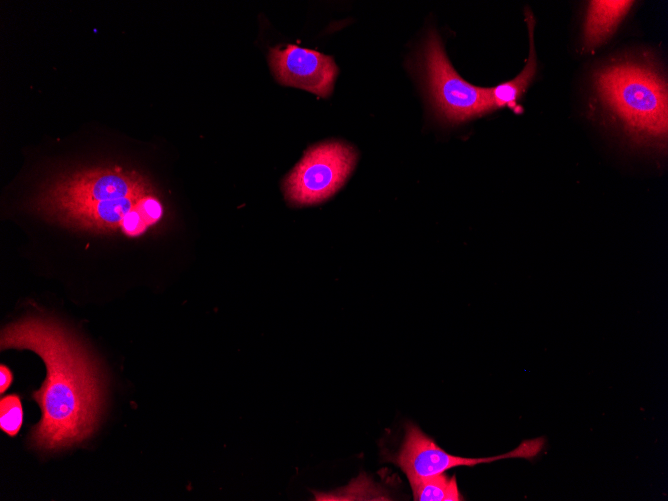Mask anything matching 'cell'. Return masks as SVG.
I'll list each match as a JSON object with an SVG mask.
<instances>
[{
	"mask_svg": "<svg viewBox=\"0 0 668 501\" xmlns=\"http://www.w3.org/2000/svg\"><path fill=\"white\" fill-rule=\"evenodd\" d=\"M28 349L46 366V378L32 393L42 416L30 441L58 450L81 443L95 430L103 397L97 364L78 338L55 319L28 316L1 332V349Z\"/></svg>",
	"mask_w": 668,
	"mask_h": 501,
	"instance_id": "cell-1",
	"label": "cell"
},
{
	"mask_svg": "<svg viewBox=\"0 0 668 501\" xmlns=\"http://www.w3.org/2000/svg\"><path fill=\"white\" fill-rule=\"evenodd\" d=\"M134 169L91 167L61 174L33 202L36 212L65 226L95 233L122 228L126 217L154 194Z\"/></svg>",
	"mask_w": 668,
	"mask_h": 501,
	"instance_id": "cell-2",
	"label": "cell"
},
{
	"mask_svg": "<svg viewBox=\"0 0 668 501\" xmlns=\"http://www.w3.org/2000/svg\"><path fill=\"white\" fill-rule=\"evenodd\" d=\"M594 88L604 110L633 142L658 146L666 142L667 83L651 61L616 60L596 72Z\"/></svg>",
	"mask_w": 668,
	"mask_h": 501,
	"instance_id": "cell-3",
	"label": "cell"
},
{
	"mask_svg": "<svg viewBox=\"0 0 668 501\" xmlns=\"http://www.w3.org/2000/svg\"><path fill=\"white\" fill-rule=\"evenodd\" d=\"M422 59L432 101L444 120L459 123L494 109L491 88L465 81L449 62L434 31L425 41Z\"/></svg>",
	"mask_w": 668,
	"mask_h": 501,
	"instance_id": "cell-4",
	"label": "cell"
},
{
	"mask_svg": "<svg viewBox=\"0 0 668 501\" xmlns=\"http://www.w3.org/2000/svg\"><path fill=\"white\" fill-rule=\"evenodd\" d=\"M357 161L354 148L340 141H328L309 148L286 177L285 197L294 205L321 203L336 193Z\"/></svg>",
	"mask_w": 668,
	"mask_h": 501,
	"instance_id": "cell-5",
	"label": "cell"
},
{
	"mask_svg": "<svg viewBox=\"0 0 668 501\" xmlns=\"http://www.w3.org/2000/svg\"><path fill=\"white\" fill-rule=\"evenodd\" d=\"M544 444V438L539 437L525 440L515 449L502 455L481 458L461 457L447 453L418 426L408 424L395 463L407 475L408 480L421 479L445 473L448 469L458 466H474L509 458H533L543 449Z\"/></svg>",
	"mask_w": 668,
	"mask_h": 501,
	"instance_id": "cell-6",
	"label": "cell"
},
{
	"mask_svg": "<svg viewBox=\"0 0 668 501\" xmlns=\"http://www.w3.org/2000/svg\"><path fill=\"white\" fill-rule=\"evenodd\" d=\"M269 63L277 81L320 97H328L334 88L338 68L332 56L289 44L270 49Z\"/></svg>",
	"mask_w": 668,
	"mask_h": 501,
	"instance_id": "cell-7",
	"label": "cell"
},
{
	"mask_svg": "<svg viewBox=\"0 0 668 501\" xmlns=\"http://www.w3.org/2000/svg\"><path fill=\"white\" fill-rule=\"evenodd\" d=\"M633 1L593 0L586 12L583 42L588 49L602 45L614 33Z\"/></svg>",
	"mask_w": 668,
	"mask_h": 501,
	"instance_id": "cell-8",
	"label": "cell"
},
{
	"mask_svg": "<svg viewBox=\"0 0 668 501\" xmlns=\"http://www.w3.org/2000/svg\"><path fill=\"white\" fill-rule=\"evenodd\" d=\"M528 26L530 52L524 69L514 79L491 88L494 109L501 107L513 108L516 101L526 91L536 72V54L534 47L535 20L529 11L525 12Z\"/></svg>",
	"mask_w": 668,
	"mask_h": 501,
	"instance_id": "cell-9",
	"label": "cell"
},
{
	"mask_svg": "<svg viewBox=\"0 0 668 501\" xmlns=\"http://www.w3.org/2000/svg\"><path fill=\"white\" fill-rule=\"evenodd\" d=\"M415 501H460L456 477L445 473L427 478L409 480Z\"/></svg>",
	"mask_w": 668,
	"mask_h": 501,
	"instance_id": "cell-10",
	"label": "cell"
},
{
	"mask_svg": "<svg viewBox=\"0 0 668 501\" xmlns=\"http://www.w3.org/2000/svg\"><path fill=\"white\" fill-rule=\"evenodd\" d=\"M23 423V408L20 396L9 394L0 400V428L10 437H15Z\"/></svg>",
	"mask_w": 668,
	"mask_h": 501,
	"instance_id": "cell-11",
	"label": "cell"
},
{
	"mask_svg": "<svg viewBox=\"0 0 668 501\" xmlns=\"http://www.w3.org/2000/svg\"><path fill=\"white\" fill-rule=\"evenodd\" d=\"M0 379V393L4 394L13 381V375L10 369L3 364L0 366Z\"/></svg>",
	"mask_w": 668,
	"mask_h": 501,
	"instance_id": "cell-12",
	"label": "cell"
}]
</instances>
